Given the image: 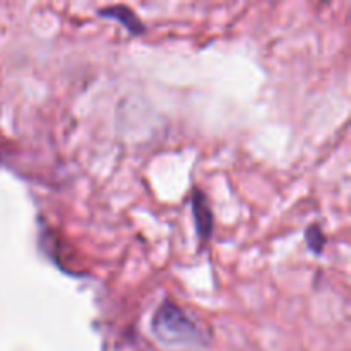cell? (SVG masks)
Wrapping results in <instances>:
<instances>
[{"label":"cell","instance_id":"277c9868","mask_svg":"<svg viewBox=\"0 0 351 351\" xmlns=\"http://www.w3.org/2000/svg\"><path fill=\"white\" fill-rule=\"evenodd\" d=\"M305 242H307L308 249L315 254H321L322 252V247H324L326 239L322 235L321 228L317 225H312L308 226L307 232H305Z\"/></svg>","mask_w":351,"mask_h":351},{"label":"cell","instance_id":"7a4b0ae2","mask_svg":"<svg viewBox=\"0 0 351 351\" xmlns=\"http://www.w3.org/2000/svg\"><path fill=\"white\" fill-rule=\"evenodd\" d=\"M192 213H194V223L197 228V235L202 240L209 239L213 232V213L208 204V199L201 191L194 192L192 197Z\"/></svg>","mask_w":351,"mask_h":351},{"label":"cell","instance_id":"6da1fadb","mask_svg":"<svg viewBox=\"0 0 351 351\" xmlns=\"http://www.w3.org/2000/svg\"><path fill=\"white\" fill-rule=\"evenodd\" d=\"M154 336L167 345H201L202 331L177 304L165 302L151 321Z\"/></svg>","mask_w":351,"mask_h":351},{"label":"cell","instance_id":"3957f363","mask_svg":"<svg viewBox=\"0 0 351 351\" xmlns=\"http://www.w3.org/2000/svg\"><path fill=\"white\" fill-rule=\"evenodd\" d=\"M98 14L106 19H113L117 23L122 24L130 34H143L144 33V24L141 23L139 17L136 16L134 10H130L125 5H112L105 7V9H99Z\"/></svg>","mask_w":351,"mask_h":351}]
</instances>
